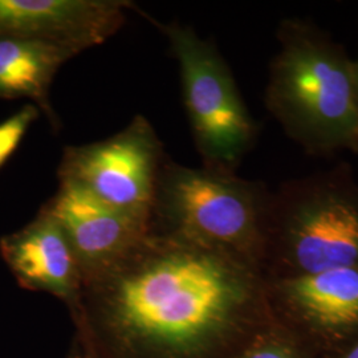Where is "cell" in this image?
I'll return each instance as SVG.
<instances>
[{"label":"cell","instance_id":"obj_5","mask_svg":"<svg viewBox=\"0 0 358 358\" xmlns=\"http://www.w3.org/2000/svg\"><path fill=\"white\" fill-rule=\"evenodd\" d=\"M177 59L182 97L203 167L236 173L255 145L259 127L217 45L192 27L158 24Z\"/></svg>","mask_w":358,"mask_h":358},{"label":"cell","instance_id":"obj_11","mask_svg":"<svg viewBox=\"0 0 358 358\" xmlns=\"http://www.w3.org/2000/svg\"><path fill=\"white\" fill-rule=\"evenodd\" d=\"M282 292L310 320L328 328L358 322V268H337L288 278Z\"/></svg>","mask_w":358,"mask_h":358},{"label":"cell","instance_id":"obj_6","mask_svg":"<svg viewBox=\"0 0 358 358\" xmlns=\"http://www.w3.org/2000/svg\"><path fill=\"white\" fill-rule=\"evenodd\" d=\"M165 161L164 146L153 125L138 115L106 140L66 146L57 178L152 223L157 182Z\"/></svg>","mask_w":358,"mask_h":358},{"label":"cell","instance_id":"obj_13","mask_svg":"<svg viewBox=\"0 0 358 358\" xmlns=\"http://www.w3.org/2000/svg\"><path fill=\"white\" fill-rule=\"evenodd\" d=\"M243 358H292V356L284 349L268 346V348H260V349L252 350Z\"/></svg>","mask_w":358,"mask_h":358},{"label":"cell","instance_id":"obj_1","mask_svg":"<svg viewBox=\"0 0 358 358\" xmlns=\"http://www.w3.org/2000/svg\"><path fill=\"white\" fill-rule=\"evenodd\" d=\"M88 280L118 332L165 355L196 345L252 291L236 256L153 230Z\"/></svg>","mask_w":358,"mask_h":358},{"label":"cell","instance_id":"obj_3","mask_svg":"<svg viewBox=\"0 0 358 358\" xmlns=\"http://www.w3.org/2000/svg\"><path fill=\"white\" fill-rule=\"evenodd\" d=\"M269 199L262 182L166 159L157 182L150 230L235 256L254 255L266 239Z\"/></svg>","mask_w":358,"mask_h":358},{"label":"cell","instance_id":"obj_14","mask_svg":"<svg viewBox=\"0 0 358 358\" xmlns=\"http://www.w3.org/2000/svg\"><path fill=\"white\" fill-rule=\"evenodd\" d=\"M353 77H355V85H356L358 94V60L353 62Z\"/></svg>","mask_w":358,"mask_h":358},{"label":"cell","instance_id":"obj_2","mask_svg":"<svg viewBox=\"0 0 358 358\" xmlns=\"http://www.w3.org/2000/svg\"><path fill=\"white\" fill-rule=\"evenodd\" d=\"M264 105L308 155L358 154V94L353 60L313 23L288 17L278 28Z\"/></svg>","mask_w":358,"mask_h":358},{"label":"cell","instance_id":"obj_10","mask_svg":"<svg viewBox=\"0 0 358 358\" xmlns=\"http://www.w3.org/2000/svg\"><path fill=\"white\" fill-rule=\"evenodd\" d=\"M77 56L69 48L38 38L0 35V99H28L50 120L60 121L51 105V85L62 65Z\"/></svg>","mask_w":358,"mask_h":358},{"label":"cell","instance_id":"obj_12","mask_svg":"<svg viewBox=\"0 0 358 358\" xmlns=\"http://www.w3.org/2000/svg\"><path fill=\"white\" fill-rule=\"evenodd\" d=\"M40 110L34 103H27L15 115L0 122V167L19 148L29 127L38 120Z\"/></svg>","mask_w":358,"mask_h":358},{"label":"cell","instance_id":"obj_7","mask_svg":"<svg viewBox=\"0 0 358 358\" xmlns=\"http://www.w3.org/2000/svg\"><path fill=\"white\" fill-rule=\"evenodd\" d=\"M131 7L125 0H0V35L38 38L78 55L112 38Z\"/></svg>","mask_w":358,"mask_h":358},{"label":"cell","instance_id":"obj_8","mask_svg":"<svg viewBox=\"0 0 358 358\" xmlns=\"http://www.w3.org/2000/svg\"><path fill=\"white\" fill-rule=\"evenodd\" d=\"M65 232L84 279H90L129 252L150 231V222L108 206L72 183L43 206Z\"/></svg>","mask_w":358,"mask_h":358},{"label":"cell","instance_id":"obj_4","mask_svg":"<svg viewBox=\"0 0 358 358\" xmlns=\"http://www.w3.org/2000/svg\"><path fill=\"white\" fill-rule=\"evenodd\" d=\"M273 235L296 269L292 278L358 268V183L349 164L287 180L271 192L266 239Z\"/></svg>","mask_w":358,"mask_h":358},{"label":"cell","instance_id":"obj_9","mask_svg":"<svg viewBox=\"0 0 358 358\" xmlns=\"http://www.w3.org/2000/svg\"><path fill=\"white\" fill-rule=\"evenodd\" d=\"M0 252L23 287L72 299L84 279L59 222L41 207L22 230L1 238Z\"/></svg>","mask_w":358,"mask_h":358},{"label":"cell","instance_id":"obj_15","mask_svg":"<svg viewBox=\"0 0 358 358\" xmlns=\"http://www.w3.org/2000/svg\"><path fill=\"white\" fill-rule=\"evenodd\" d=\"M346 358H358V345L346 356Z\"/></svg>","mask_w":358,"mask_h":358}]
</instances>
